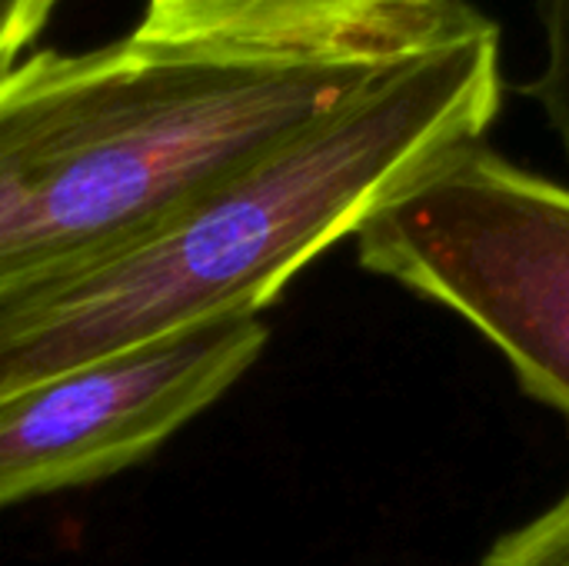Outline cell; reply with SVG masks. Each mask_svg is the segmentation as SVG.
Segmentation results:
<instances>
[{"instance_id": "6da1fadb", "label": "cell", "mask_w": 569, "mask_h": 566, "mask_svg": "<svg viewBox=\"0 0 569 566\" xmlns=\"http://www.w3.org/2000/svg\"><path fill=\"white\" fill-rule=\"evenodd\" d=\"M503 100L500 30L460 7L350 100L127 240L0 290V400L60 370L260 314Z\"/></svg>"}, {"instance_id": "7a4b0ae2", "label": "cell", "mask_w": 569, "mask_h": 566, "mask_svg": "<svg viewBox=\"0 0 569 566\" xmlns=\"http://www.w3.org/2000/svg\"><path fill=\"white\" fill-rule=\"evenodd\" d=\"M390 60L217 63L133 37L27 57L0 73V290L157 224Z\"/></svg>"}, {"instance_id": "3957f363", "label": "cell", "mask_w": 569, "mask_h": 566, "mask_svg": "<svg viewBox=\"0 0 569 566\" xmlns=\"http://www.w3.org/2000/svg\"><path fill=\"white\" fill-rule=\"evenodd\" d=\"M353 244L363 270L463 317L569 420V187L480 140L393 193Z\"/></svg>"}, {"instance_id": "277c9868", "label": "cell", "mask_w": 569, "mask_h": 566, "mask_svg": "<svg viewBox=\"0 0 569 566\" xmlns=\"http://www.w3.org/2000/svg\"><path fill=\"white\" fill-rule=\"evenodd\" d=\"M260 314L90 360L0 400V507L140 464L263 354Z\"/></svg>"}, {"instance_id": "5b68a950", "label": "cell", "mask_w": 569, "mask_h": 566, "mask_svg": "<svg viewBox=\"0 0 569 566\" xmlns=\"http://www.w3.org/2000/svg\"><path fill=\"white\" fill-rule=\"evenodd\" d=\"M463 0H147L133 40L217 63L390 60L433 37Z\"/></svg>"}, {"instance_id": "8992f818", "label": "cell", "mask_w": 569, "mask_h": 566, "mask_svg": "<svg viewBox=\"0 0 569 566\" xmlns=\"http://www.w3.org/2000/svg\"><path fill=\"white\" fill-rule=\"evenodd\" d=\"M540 20L547 33V60L537 80L527 83V93L540 103L569 157V0H540Z\"/></svg>"}, {"instance_id": "52a82bcc", "label": "cell", "mask_w": 569, "mask_h": 566, "mask_svg": "<svg viewBox=\"0 0 569 566\" xmlns=\"http://www.w3.org/2000/svg\"><path fill=\"white\" fill-rule=\"evenodd\" d=\"M480 566H569V490L550 510L507 534Z\"/></svg>"}, {"instance_id": "ba28073f", "label": "cell", "mask_w": 569, "mask_h": 566, "mask_svg": "<svg viewBox=\"0 0 569 566\" xmlns=\"http://www.w3.org/2000/svg\"><path fill=\"white\" fill-rule=\"evenodd\" d=\"M60 0H0V73L13 70Z\"/></svg>"}]
</instances>
